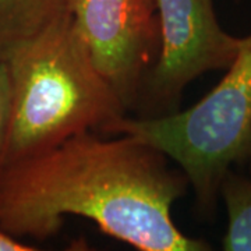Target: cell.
<instances>
[{"instance_id": "3957f363", "label": "cell", "mask_w": 251, "mask_h": 251, "mask_svg": "<svg viewBox=\"0 0 251 251\" xmlns=\"http://www.w3.org/2000/svg\"><path fill=\"white\" fill-rule=\"evenodd\" d=\"M133 135L165 153L187 176L201 215H215L225 175L251 158V34L224 78L196 105L155 117L125 115L102 131Z\"/></svg>"}, {"instance_id": "277c9868", "label": "cell", "mask_w": 251, "mask_h": 251, "mask_svg": "<svg viewBox=\"0 0 251 251\" xmlns=\"http://www.w3.org/2000/svg\"><path fill=\"white\" fill-rule=\"evenodd\" d=\"M156 7L159 50L135 102L140 117L179 110L188 84L226 70L242 42L222 28L214 0H156Z\"/></svg>"}, {"instance_id": "7a4b0ae2", "label": "cell", "mask_w": 251, "mask_h": 251, "mask_svg": "<svg viewBox=\"0 0 251 251\" xmlns=\"http://www.w3.org/2000/svg\"><path fill=\"white\" fill-rule=\"evenodd\" d=\"M4 57L11 99L1 168L82 131L102 133L127 115L92 63L69 7Z\"/></svg>"}, {"instance_id": "8992f818", "label": "cell", "mask_w": 251, "mask_h": 251, "mask_svg": "<svg viewBox=\"0 0 251 251\" xmlns=\"http://www.w3.org/2000/svg\"><path fill=\"white\" fill-rule=\"evenodd\" d=\"M67 7V0H0V53L4 56Z\"/></svg>"}, {"instance_id": "8fae6325", "label": "cell", "mask_w": 251, "mask_h": 251, "mask_svg": "<svg viewBox=\"0 0 251 251\" xmlns=\"http://www.w3.org/2000/svg\"><path fill=\"white\" fill-rule=\"evenodd\" d=\"M237 1H242V0H237Z\"/></svg>"}, {"instance_id": "6da1fadb", "label": "cell", "mask_w": 251, "mask_h": 251, "mask_svg": "<svg viewBox=\"0 0 251 251\" xmlns=\"http://www.w3.org/2000/svg\"><path fill=\"white\" fill-rule=\"evenodd\" d=\"M82 131L0 171V227L45 242L66 216L90 219L100 232L140 251H208L183 233L173 205L190 188L180 168L133 135Z\"/></svg>"}, {"instance_id": "ba28073f", "label": "cell", "mask_w": 251, "mask_h": 251, "mask_svg": "<svg viewBox=\"0 0 251 251\" xmlns=\"http://www.w3.org/2000/svg\"><path fill=\"white\" fill-rule=\"evenodd\" d=\"M10 99H11V91H10L9 66L6 57L0 53V171H1L4 145L7 140V131H9Z\"/></svg>"}, {"instance_id": "30bf717a", "label": "cell", "mask_w": 251, "mask_h": 251, "mask_svg": "<svg viewBox=\"0 0 251 251\" xmlns=\"http://www.w3.org/2000/svg\"><path fill=\"white\" fill-rule=\"evenodd\" d=\"M250 173H251V158H250Z\"/></svg>"}, {"instance_id": "52a82bcc", "label": "cell", "mask_w": 251, "mask_h": 251, "mask_svg": "<svg viewBox=\"0 0 251 251\" xmlns=\"http://www.w3.org/2000/svg\"><path fill=\"white\" fill-rule=\"evenodd\" d=\"M219 200H222L227 215L222 249L251 251V177L230 169L222 180Z\"/></svg>"}, {"instance_id": "5b68a950", "label": "cell", "mask_w": 251, "mask_h": 251, "mask_svg": "<svg viewBox=\"0 0 251 251\" xmlns=\"http://www.w3.org/2000/svg\"><path fill=\"white\" fill-rule=\"evenodd\" d=\"M74 27L92 63L134 109L159 50L156 0H67Z\"/></svg>"}, {"instance_id": "9c48e42d", "label": "cell", "mask_w": 251, "mask_h": 251, "mask_svg": "<svg viewBox=\"0 0 251 251\" xmlns=\"http://www.w3.org/2000/svg\"><path fill=\"white\" fill-rule=\"evenodd\" d=\"M35 250V247H29L28 244L18 240L16 237L10 236L6 233L1 227H0V251H32Z\"/></svg>"}]
</instances>
